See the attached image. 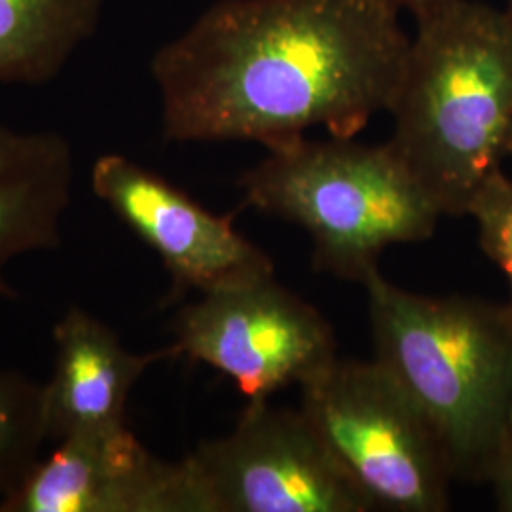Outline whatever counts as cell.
<instances>
[{
	"label": "cell",
	"instance_id": "1",
	"mask_svg": "<svg viewBox=\"0 0 512 512\" xmlns=\"http://www.w3.org/2000/svg\"><path fill=\"white\" fill-rule=\"evenodd\" d=\"M399 0H222L154 57L171 141L353 139L389 110L410 38Z\"/></svg>",
	"mask_w": 512,
	"mask_h": 512
},
{
	"label": "cell",
	"instance_id": "2",
	"mask_svg": "<svg viewBox=\"0 0 512 512\" xmlns=\"http://www.w3.org/2000/svg\"><path fill=\"white\" fill-rule=\"evenodd\" d=\"M389 148L442 217H467L509 158L512 14L448 0L418 21L391 99Z\"/></svg>",
	"mask_w": 512,
	"mask_h": 512
},
{
	"label": "cell",
	"instance_id": "3",
	"mask_svg": "<svg viewBox=\"0 0 512 512\" xmlns=\"http://www.w3.org/2000/svg\"><path fill=\"white\" fill-rule=\"evenodd\" d=\"M374 359L403 385L446 450L456 480L490 482L511 437L512 304L361 283Z\"/></svg>",
	"mask_w": 512,
	"mask_h": 512
},
{
	"label": "cell",
	"instance_id": "4",
	"mask_svg": "<svg viewBox=\"0 0 512 512\" xmlns=\"http://www.w3.org/2000/svg\"><path fill=\"white\" fill-rule=\"evenodd\" d=\"M243 203L310 234L313 266L363 283L385 249L431 238L439 209L389 145L300 137L241 177Z\"/></svg>",
	"mask_w": 512,
	"mask_h": 512
},
{
	"label": "cell",
	"instance_id": "5",
	"mask_svg": "<svg viewBox=\"0 0 512 512\" xmlns=\"http://www.w3.org/2000/svg\"><path fill=\"white\" fill-rule=\"evenodd\" d=\"M300 393L302 414L372 511L450 509L456 478L439 435L376 359L336 357Z\"/></svg>",
	"mask_w": 512,
	"mask_h": 512
},
{
	"label": "cell",
	"instance_id": "6",
	"mask_svg": "<svg viewBox=\"0 0 512 512\" xmlns=\"http://www.w3.org/2000/svg\"><path fill=\"white\" fill-rule=\"evenodd\" d=\"M186 465L202 512H370L302 410L251 401Z\"/></svg>",
	"mask_w": 512,
	"mask_h": 512
},
{
	"label": "cell",
	"instance_id": "7",
	"mask_svg": "<svg viewBox=\"0 0 512 512\" xmlns=\"http://www.w3.org/2000/svg\"><path fill=\"white\" fill-rule=\"evenodd\" d=\"M173 348L232 378L243 397L268 401L338 355L325 315L274 277L200 294L173 319Z\"/></svg>",
	"mask_w": 512,
	"mask_h": 512
},
{
	"label": "cell",
	"instance_id": "8",
	"mask_svg": "<svg viewBox=\"0 0 512 512\" xmlns=\"http://www.w3.org/2000/svg\"><path fill=\"white\" fill-rule=\"evenodd\" d=\"M93 194L160 256L171 277L169 302L198 291L215 293L274 277L275 266L234 226L158 173L120 154L101 156L92 169Z\"/></svg>",
	"mask_w": 512,
	"mask_h": 512
},
{
	"label": "cell",
	"instance_id": "9",
	"mask_svg": "<svg viewBox=\"0 0 512 512\" xmlns=\"http://www.w3.org/2000/svg\"><path fill=\"white\" fill-rule=\"evenodd\" d=\"M0 512H202V503L186 461L152 456L126 427L59 440Z\"/></svg>",
	"mask_w": 512,
	"mask_h": 512
},
{
	"label": "cell",
	"instance_id": "10",
	"mask_svg": "<svg viewBox=\"0 0 512 512\" xmlns=\"http://www.w3.org/2000/svg\"><path fill=\"white\" fill-rule=\"evenodd\" d=\"M54 374L44 384L50 439L128 427L129 395L148 368L177 357L169 348L135 353L105 321L73 306L54 327Z\"/></svg>",
	"mask_w": 512,
	"mask_h": 512
},
{
	"label": "cell",
	"instance_id": "11",
	"mask_svg": "<svg viewBox=\"0 0 512 512\" xmlns=\"http://www.w3.org/2000/svg\"><path fill=\"white\" fill-rule=\"evenodd\" d=\"M73 179V152L61 135L0 126V298H18L6 279L14 258L61 245Z\"/></svg>",
	"mask_w": 512,
	"mask_h": 512
},
{
	"label": "cell",
	"instance_id": "12",
	"mask_svg": "<svg viewBox=\"0 0 512 512\" xmlns=\"http://www.w3.org/2000/svg\"><path fill=\"white\" fill-rule=\"evenodd\" d=\"M101 0H0V82L40 84L93 31Z\"/></svg>",
	"mask_w": 512,
	"mask_h": 512
},
{
	"label": "cell",
	"instance_id": "13",
	"mask_svg": "<svg viewBox=\"0 0 512 512\" xmlns=\"http://www.w3.org/2000/svg\"><path fill=\"white\" fill-rule=\"evenodd\" d=\"M48 439L44 384L0 370V505L37 465Z\"/></svg>",
	"mask_w": 512,
	"mask_h": 512
},
{
	"label": "cell",
	"instance_id": "14",
	"mask_svg": "<svg viewBox=\"0 0 512 512\" xmlns=\"http://www.w3.org/2000/svg\"><path fill=\"white\" fill-rule=\"evenodd\" d=\"M467 217L475 220L478 241L511 289L512 304V177L497 171L478 190Z\"/></svg>",
	"mask_w": 512,
	"mask_h": 512
},
{
	"label": "cell",
	"instance_id": "15",
	"mask_svg": "<svg viewBox=\"0 0 512 512\" xmlns=\"http://www.w3.org/2000/svg\"><path fill=\"white\" fill-rule=\"evenodd\" d=\"M494 486L497 509L512 512V444L509 442L505 452L495 465L494 475L490 478Z\"/></svg>",
	"mask_w": 512,
	"mask_h": 512
},
{
	"label": "cell",
	"instance_id": "16",
	"mask_svg": "<svg viewBox=\"0 0 512 512\" xmlns=\"http://www.w3.org/2000/svg\"><path fill=\"white\" fill-rule=\"evenodd\" d=\"M444 2H448V0H399L403 10L412 12L416 21H421V19L427 18L429 14H433Z\"/></svg>",
	"mask_w": 512,
	"mask_h": 512
},
{
	"label": "cell",
	"instance_id": "17",
	"mask_svg": "<svg viewBox=\"0 0 512 512\" xmlns=\"http://www.w3.org/2000/svg\"><path fill=\"white\" fill-rule=\"evenodd\" d=\"M507 154H509V158H512V131H511V139H509V152H507Z\"/></svg>",
	"mask_w": 512,
	"mask_h": 512
},
{
	"label": "cell",
	"instance_id": "18",
	"mask_svg": "<svg viewBox=\"0 0 512 512\" xmlns=\"http://www.w3.org/2000/svg\"><path fill=\"white\" fill-rule=\"evenodd\" d=\"M509 442L512 444V416H511V437H509Z\"/></svg>",
	"mask_w": 512,
	"mask_h": 512
},
{
	"label": "cell",
	"instance_id": "19",
	"mask_svg": "<svg viewBox=\"0 0 512 512\" xmlns=\"http://www.w3.org/2000/svg\"><path fill=\"white\" fill-rule=\"evenodd\" d=\"M509 4H511V6H509V12L512 14V0H509Z\"/></svg>",
	"mask_w": 512,
	"mask_h": 512
}]
</instances>
